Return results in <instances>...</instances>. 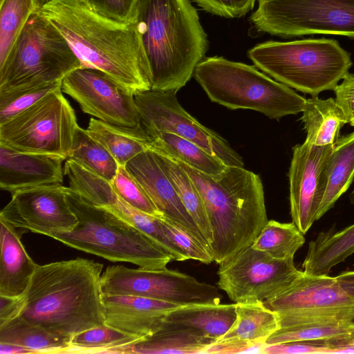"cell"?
I'll return each mask as SVG.
<instances>
[{"mask_svg":"<svg viewBox=\"0 0 354 354\" xmlns=\"http://www.w3.org/2000/svg\"><path fill=\"white\" fill-rule=\"evenodd\" d=\"M41 8L44 4L48 2L49 0H36Z\"/></svg>","mask_w":354,"mask_h":354,"instance_id":"obj_51","label":"cell"},{"mask_svg":"<svg viewBox=\"0 0 354 354\" xmlns=\"http://www.w3.org/2000/svg\"><path fill=\"white\" fill-rule=\"evenodd\" d=\"M98 13L114 20L127 22L134 20L138 0H84Z\"/></svg>","mask_w":354,"mask_h":354,"instance_id":"obj_42","label":"cell"},{"mask_svg":"<svg viewBox=\"0 0 354 354\" xmlns=\"http://www.w3.org/2000/svg\"><path fill=\"white\" fill-rule=\"evenodd\" d=\"M150 148L208 175H217L228 167L196 143L168 132L149 133Z\"/></svg>","mask_w":354,"mask_h":354,"instance_id":"obj_29","label":"cell"},{"mask_svg":"<svg viewBox=\"0 0 354 354\" xmlns=\"http://www.w3.org/2000/svg\"><path fill=\"white\" fill-rule=\"evenodd\" d=\"M68 158L111 182L120 165L100 142L93 138L86 129L79 126L75 130Z\"/></svg>","mask_w":354,"mask_h":354,"instance_id":"obj_35","label":"cell"},{"mask_svg":"<svg viewBox=\"0 0 354 354\" xmlns=\"http://www.w3.org/2000/svg\"><path fill=\"white\" fill-rule=\"evenodd\" d=\"M80 67L65 37L37 10L0 65V93L61 82Z\"/></svg>","mask_w":354,"mask_h":354,"instance_id":"obj_8","label":"cell"},{"mask_svg":"<svg viewBox=\"0 0 354 354\" xmlns=\"http://www.w3.org/2000/svg\"><path fill=\"white\" fill-rule=\"evenodd\" d=\"M1 354H34V353L22 346L0 342Z\"/></svg>","mask_w":354,"mask_h":354,"instance_id":"obj_50","label":"cell"},{"mask_svg":"<svg viewBox=\"0 0 354 354\" xmlns=\"http://www.w3.org/2000/svg\"><path fill=\"white\" fill-rule=\"evenodd\" d=\"M118 196L133 207L155 216H161L152 201L125 165H119L111 180Z\"/></svg>","mask_w":354,"mask_h":354,"instance_id":"obj_39","label":"cell"},{"mask_svg":"<svg viewBox=\"0 0 354 354\" xmlns=\"http://www.w3.org/2000/svg\"><path fill=\"white\" fill-rule=\"evenodd\" d=\"M255 66L277 82L312 97L334 90L353 63L334 39L269 41L248 51Z\"/></svg>","mask_w":354,"mask_h":354,"instance_id":"obj_6","label":"cell"},{"mask_svg":"<svg viewBox=\"0 0 354 354\" xmlns=\"http://www.w3.org/2000/svg\"><path fill=\"white\" fill-rule=\"evenodd\" d=\"M77 127L74 109L59 87L0 123V144L21 151L55 154L67 159Z\"/></svg>","mask_w":354,"mask_h":354,"instance_id":"obj_9","label":"cell"},{"mask_svg":"<svg viewBox=\"0 0 354 354\" xmlns=\"http://www.w3.org/2000/svg\"><path fill=\"white\" fill-rule=\"evenodd\" d=\"M350 201L351 203L354 205V189L350 194Z\"/></svg>","mask_w":354,"mask_h":354,"instance_id":"obj_52","label":"cell"},{"mask_svg":"<svg viewBox=\"0 0 354 354\" xmlns=\"http://www.w3.org/2000/svg\"><path fill=\"white\" fill-rule=\"evenodd\" d=\"M333 91L335 100L344 112L349 123L354 118V74L347 73Z\"/></svg>","mask_w":354,"mask_h":354,"instance_id":"obj_46","label":"cell"},{"mask_svg":"<svg viewBox=\"0 0 354 354\" xmlns=\"http://www.w3.org/2000/svg\"><path fill=\"white\" fill-rule=\"evenodd\" d=\"M104 207L141 231L167 252L172 260L183 261L189 259L187 255L168 238L162 227L160 216L140 211L119 196L114 204Z\"/></svg>","mask_w":354,"mask_h":354,"instance_id":"obj_37","label":"cell"},{"mask_svg":"<svg viewBox=\"0 0 354 354\" xmlns=\"http://www.w3.org/2000/svg\"><path fill=\"white\" fill-rule=\"evenodd\" d=\"M142 338L104 324L74 335L66 353H130L131 346Z\"/></svg>","mask_w":354,"mask_h":354,"instance_id":"obj_33","label":"cell"},{"mask_svg":"<svg viewBox=\"0 0 354 354\" xmlns=\"http://www.w3.org/2000/svg\"><path fill=\"white\" fill-rule=\"evenodd\" d=\"M125 166L144 188L161 216L174 222L210 251L207 241L183 205L154 151L151 148L145 150Z\"/></svg>","mask_w":354,"mask_h":354,"instance_id":"obj_18","label":"cell"},{"mask_svg":"<svg viewBox=\"0 0 354 354\" xmlns=\"http://www.w3.org/2000/svg\"><path fill=\"white\" fill-rule=\"evenodd\" d=\"M0 295L21 297L37 265L21 243L22 231L0 219Z\"/></svg>","mask_w":354,"mask_h":354,"instance_id":"obj_21","label":"cell"},{"mask_svg":"<svg viewBox=\"0 0 354 354\" xmlns=\"http://www.w3.org/2000/svg\"><path fill=\"white\" fill-rule=\"evenodd\" d=\"M236 304H194L169 311L163 322L195 328L216 341L232 326Z\"/></svg>","mask_w":354,"mask_h":354,"instance_id":"obj_24","label":"cell"},{"mask_svg":"<svg viewBox=\"0 0 354 354\" xmlns=\"http://www.w3.org/2000/svg\"><path fill=\"white\" fill-rule=\"evenodd\" d=\"M301 273L294 258L276 259L250 245L219 264L217 286L234 303L263 302L287 289Z\"/></svg>","mask_w":354,"mask_h":354,"instance_id":"obj_12","label":"cell"},{"mask_svg":"<svg viewBox=\"0 0 354 354\" xmlns=\"http://www.w3.org/2000/svg\"><path fill=\"white\" fill-rule=\"evenodd\" d=\"M39 8L36 0H0V65L30 16Z\"/></svg>","mask_w":354,"mask_h":354,"instance_id":"obj_38","label":"cell"},{"mask_svg":"<svg viewBox=\"0 0 354 354\" xmlns=\"http://www.w3.org/2000/svg\"><path fill=\"white\" fill-rule=\"evenodd\" d=\"M62 156L26 152L0 144V187L14 192L30 187L63 183Z\"/></svg>","mask_w":354,"mask_h":354,"instance_id":"obj_19","label":"cell"},{"mask_svg":"<svg viewBox=\"0 0 354 354\" xmlns=\"http://www.w3.org/2000/svg\"><path fill=\"white\" fill-rule=\"evenodd\" d=\"M176 91L149 89L134 93L141 124L147 133L168 132L189 140L227 166L244 167L241 156L214 131L204 127L180 104Z\"/></svg>","mask_w":354,"mask_h":354,"instance_id":"obj_13","label":"cell"},{"mask_svg":"<svg viewBox=\"0 0 354 354\" xmlns=\"http://www.w3.org/2000/svg\"><path fill=\"white\" fill-rule=\"evenodd\" d=\"M336 278L342 288L354 298V270L343 272L336 276ZM351 322L354 325V316Z\"/></svg>","mask_w":354,"mask_h":354,"instance_id":"obj_49","label":"cell"},{"mask_svg":"<svg viewBox=\"0 0 354 354\" xmlns=\"http://www.w3.org/2000/svg\"><path fill=\"white\" fill-rule=\"evenodd\" d=\"M62 184L26 188L12 194L0 219L25 231L50 236L72 230L77 224Z\"/></svg>","mask_w":354,"mask_h":354,"instance_id":"obj_15","label":"cell"},{"mask_svg":"<svg viewBox=\"0 0 354 354\" xmlns=\"http://www.w3.org/2000/svg\"><path fill=\"white\" fill-rule=\"evenodd\" d=\"M104 324L122 332L145 337L163 323L165 315L179 305L150 298L102 295Z\"/></svg>","mask_w":354,"mask_h":354,"instance_id":"obj_20","label":"cell"},{"mask_svg":"<svg viewBox=\"0 0 354 354\" xmlns=\"http://www.w3.org/2000/svg\"><path fill=\"white\" fill-rule=\"evenodd\" d=\"M153 150L183 205L202 232L209 247L212 241L211 227L203 201L194 183L178 161L162 152Z\"/></svg>","mask_w":354,"mask_h":354,"instance_id":"obj_32","label":"cell"},{"mask_svg":"<svg viewBox=\"0 0 354 354\" xmlns=\"http://www.w3.org/2000/svg\"><path fill=\"white\" fill-rule=\"evenodd\" d=\"M151 75V89L178 91L204 59L208 41L189 0H138L134 19Z\"/></svg>","mask_w":354,"mask_h":354,"instance_id":"obj_3","label":"cell"},{"mask_svg":"<svg viewBox=\"0 0 354 354\" xmlns=\"http://www.w3.org/2000/svg\"><path fill=\"white\" fill-rule=\"evenodd\" d=\"M162 227L168 238L189 258L205 264L214 261L211 252L198 239L169 218L160 216Z\"/></svg>","mask_w":354,"mask_h":354,"instance_id":"obj_41","label":"cell"},{"mask_svg":"<svg viewBox=\"0 0 354 354\" xmlns=\"http://www.w3.org/2000/svg\"><path fill=\"white\" fill-rule=\"evenodd\" d=\"M269 309L282 314L304 316H354V298L340 286L336 277L302 273L287 289L263 301Z\"/></svg>","mask_w":354,"mask_h":354,"instance_id":"obj_17","label":"cell"},{"mask_svg":"<svg viewBox=\"0 0 354 354\" xmlns=\"http://www.w3.org/2000/svg\"><path fill=\"white\" fill-rule=\"evenodd\" d=\"M205 10L223 17L234 18L251 10L256 0H193Z\"/></svg>","mask_w":354,"mask_h":354,"instance_id":"obj_43","label":"cell"},{"mask_svg":"<svg viewBox=\"0 0 354 354\" xmlns=\"http://www.w3.org/2000/svg\"><path fill=\"white\" fill-rule=\"evenodd\" d=\"M349 124H350L352 127H354V118L351 120V121L349 122Z\"/></svg>","mask_w":354,"mask_h":354,"instance_id":"obj_53","label":"cell"},{"mask_svg":"<svg viewBox=\"0 0 354 354\" xmlns=\"http://www.w3.org/2000/svg\"><path fill=\"white\" fill-rule=\"evenodd\" d=\"M101 288L103 294L139 296L179 306L220 304L222 297L217 287L166 267L108 266L101 276Z\"/></svg>","mask_w":354,"mask_h":354,"instance_id":"obj_11","label":"cell"},{"mask_svg":"<svg viewBox=\"0 0 354 354\" xmlns=\"http://www.w3.org/2000/svg\"><path fill=\"white\" fill-rule=\"evenodd\" d=\"M69 188L89 203L100 207L114 204L118 198L112 183L102 176L67 158L64 165Z\"/></svg>","mask_w":354,"mask_h":354,"instance_id":"obj_34","label":"cell"},{"mask_svg":"<svg viewBox=\"0 0 354 354\" xmlns=\"http://www.w3.org/2000/svg\"><path fill=\"white\" fill-rule=\"evenodd\" d=\"M327 346L324 339L296 341L266 345L263 354L326 353Z\"/></svg>","mask_w":354,"mask_h":354,"instance_id":"obj_44","label":"cell"},{"mask_svg":"<svg viewBox=\"0 0 354 354\" xmlns=\"http://www.w3.org/2000/svg\"><path fill=\"white\" fill-rule=\"evenodd\" d=\"M178 162L203 201L212 231L209 250L214 261L220 264L250 246L268 221L259 176L234 166L208 175Z\"/></svg>","mask_w":354,"mask_h":354,"instance_id":"obj_4","label":"cell"},{"mask_svg":"<svg viewBox=\"0 0 354 354\" xmlns=\"http://www.w3.org/2000/svg\"><path fill=\"white\" fill-rule=\"evenodd\" d=\"M327 184L317 220L333 207L354 180V132L339 138L333 145L327 165Z\"/></svg>","mask_w":354,"mask_h":354,"instance_id":"obj_28","label":"cell"},{"mask_svg":"<svg viewBox=\"0 0 354 354\" xmlns=\"http://www.w3.org/2000/svg\"><path fill=\"white\" fill-rule=\"evenodd\" d=\"M62 82L0 93V123L15 117L50 92L62 87Z\"/></svg>","mask_w":354,"mask_h":354,"instance_id":"obj_40","label":"cell"},{"mask_svg":"<svg viewBox=\"0 0 354 354\" xmlns=\"http://www.w3.org/2000/svg\"><path fill=\"white\" fill-rule=\"evenodd\" d=\"M194 77L208 97L230 109H250L279 120L304 110L306 99L254 66L221 57L203 59Z\"/></svg>","mask_w":354,"mask_h":354,"instance_id":"obj_7","label":"cell"},{"mask_svg":"<svg viewBox=\"0 0 354 354\" xmlns=\"http://www.w3.org/2000/svg\"><path fill=\"white\" fill-rule=\"evenodd\" d=\"M86 131L100 142L120 165L150 148L151 138L142 124L131 127L91 118Z\"/></svg>","mask_w":354,"mask_h":354,"instance_id":"obj_26","label":"cell"},{"mask_svg":"<svg viewBox=\"0 0 354 354\" xmlns=\"http://www.w3.org/2000/svg\"><path fill=\"white\" fill-rule=\"evenodd\" d=\"M250 19L259 32L281 37L354 38V0H258Z\"/></svg>","mask_w":354,"mask_h":354,"instance_id":"obj_10","label":"cell"},{"mask_svg":"<svg viewBox=\"0 0 354 354\" xmlns=\"http://www.w3.org/2000/svg\"><path fill=\"white\" fill-rule=\"evenodd\" d=\"M66 194L77 223L72 230L50 237L113 262H129L147 269L165 268L172 260L147 236L109 209L89 203L68 187Z\"/></svg>","mask_w":354,"mask_h":354,"instance_id":"obj_5","label":"cell"},{"mask_svg":"<svg viewBox=\"0 0 354 354\" xmlns=\"http://www.w3.org/2000/svg\"><path fill=\"white\" fill-rule=\"evenodd\" d=\"M103 265L83 258L37 265L19 317L65 338L104 324Z\"/></svg>","mask_w":354,"mask_h":354,"instance_id":"obj_2","label":"cell"},{"mask_svg":"<svg viewBox=\"0 0 354 354\" xmlns=\"http://www.w3.org/2000/svg\"><path fill=\"white\" fill-rule=\"evenodd\" d=\"M62 91L84 113L98 120L131 127L141 124L134 94L99 69L81 66L73 70L62 80Z\"/></svg>","mask_w":354,"mask_h":354,"instance_id":"obj_14","label":"cell"},{"mask_svg":"<svg viewBox=\"0 0 354 354\" xmlns=\"http://www.w3.org/2000/svg\"><path fill=\"white\" fill-rule=\"evenodd\" d=\"M23 304V297H9L0 295V326L18 317Z\"/></svg>","mask_w":354,"mask_h":354,"instance_id":"obj_47","label":"cell"},{"mask_svg":"<svg viewBox=\"0 0 354 354\" xmlns=\"http://www.w3.org/2000/svg\"><path fill=\"white\" fill-rule=\"evenodd\" d=\"M305 243L304 234L292 223L267 222L251 247L276 259L294 258Z\"/></svg>","mask_w":354,"mask_h":354,"instance_id":"obj_36","label":"cell"},{"mask_svg":"<svg viewBox=\"0 0 354 354\" xmlns=\"http://www.w3.org/2000/svg\"><path fill=\"white\" fill-rule=\"evenodd\" d=\"M301 113V120L306 131L305 142L315 146L334 145L342 127L348 123L333 98L323 100L314 96L306 99Z\"/></svg>","mask_w":354,"mask_h":354,"instance_id":"obj_27","label":"cell"},{"mask_svg":"<svg viewBox=\"0 0 354 354\" xmlns=\"http://www.w3.org/2000/svg\"><path fill=\"white\" fill-rule=\"evenodd\" d=\"M278 315L279 328L266 339V345L329 339L354 330L351 319L345 317Z\"/></svg>","mask_w":354,"mask_h":354,"instance_id":"obj_22","label":"cell"},{"mask_svg":"<svg viewBox=\"0 0 354 354\" xmlns=\"http://www.w3.org/2000/svg\"><path fill=\"white\" fill-rule=\"evenodd\" d=\"M40 13L60 32L81 62L99 69L133 94L151 89V75L135 20L122 22L84 0H49Z\"/></svg>","mask_w":354,"mask_h":354,"instance_id":"obj_1","label":"cell"},{"mask_svg":"<svg viewBox=\"0 0 354 354\" xmlns=\"http://www.w3.org/2000/svg\"><path fill=\"white\" fill-rule=\"evenodd\" d=\"M70 340L50 333L19 316L0 326V342L24 346L34 354L66 353Z\"/></svg>","mask_w":354,"mask_h":354,"instance_id":"obj_31","label":"cell"},{"mask_svg":"<svg viewBox=\"0 0 354 354\" xmlns=\"http://www.w3.org/2000/svg\"><path fill=\"white\" fill-rule=\"evenodd\" d=\"M326 354L354 353V330L348 333L324 339Z\"/></svg>","mask_w":354,"mask_h":354,"instance_id":"obj_48","label":"cell"},{"mask_svg":"<svg viewBox=\"0 0 354 354\" xmlns=\"http://www.w3.org/2000/svg\"><path fill=\"white\" fill-rule=\"evenodd\" d=\"M215 341L195 328L163 322L153 333L132 344L130 353H205Z\"/></svg>","mask_w":354,"mask_h":354,"instance_id":"obj_23","label":"cell"},{"mask_svg":"<svg viewBox=\"0 0 354 354\" xmlns=\"http://www.w3.org/2000/svg\"><path fill=\"white\" fill-rule=\"evenodd\" d=\"M236 304L234 323L217 340L236 339L266 343V339L279 328L278 313L266 307L263 302Z\"/></svg>","mask_w":354,"mask_h":354,"instance_id":"obj_30","label":"cell"},{"mask_svg":"<svg viewBox=\"0 0 354 354\" xmlns=\"http://www.w3.org/2000/svg\"><path fill=\"white\" fill-rule=\"evenodd\" d=\"M354 253V224L339 231L333 229L320 232L308 243L302 263L303 272L325 274Z\"/></svg>","mask_w":354,"mask_h":354,"instance_id":"obj_25","label":"cell"},{"mask_svg":"<svg viewBox=\"0 0 354 354\" xmlns=\"http://www.w3.org/2000/svg\"><path fill=\"white\" fill-rule=\"evenodd\" d=\"M266 343L243 339L216 340L205 350L208 354L262 353Z\"/></svg>","mask_w":354,"mask_h":354,"instance_id":"obj_45","label":"cell"},{"mask_svg":"<svg viewBox=\"0 0 354 354\" xmlns=\"http://www.w3.org/2000/svg\"><path fill=\"white\" fill-rule=\"evenodd\" d=\"M333 145H295L288 172L292 223L306 234L317 220L327 184L326 165Z\"/></svg>","mask_w":354,"mask_h":354,"instance_id":"obj_16","label":"cell"}]
</instances>
